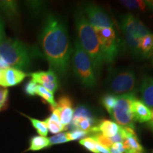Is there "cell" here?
Returning a JSON list of instances; mask_svg holds the SVG:
<instances>
[{"label":"cell","mask_w":153,"mask_h":153,"mask_svg":"<svg viewBox=\"0 0 153 153\" xmlns=\"http://www.w3.org/2000/svg\"><path fill=\"white\" fill-rule=\"evenodd\" d=\"M137 153H143V152H137Z\"/></svg>","instance_id":"8d00e7d4"},{"label":"cell","mask_w":153,"mask_h":153,"mask_svg":"<svg viewBox=\"0 0 153 153\" xmlns=\"http://www.w3.org/2000/svg\"><path fill=\"white\" fill-rule=\"evenodd\" d=\"M39 40L51 70L57 75L66 77L72 51L64 22L56 15L49 14L45 19Z\"/></svg>","instance_id":"6da1fadb"},{"label":"cell","mask_w":153,"mask_h":153,"mask_svg":"<svg viewBox=\"0 0 153 153\" xmlns=\"http://www.w3.org/2000/svg\"><path fill=\"white\" fill-rule=\"evenodd\" d=\"M148 9H150L153 11V1H146Z\"/></svg>","instance_id":"836d02e7"},{"label":"cell","mask_w":153,"mask_h":153,"mask_svg":"<svg viewBox=\"0 0 153 153\" xmlns=\"http://www.w3.org/2000/svg\"><path fill=\"white\" fill-rule=\"evenodd\" d=\"M72 101L70 97L62 96L56 102V106L54 108H51L52 112L57 115L60 123L67 129L68 126L71 123L74 116V110L72 108Z\"/></svg>","instance_id":"30bf717a"},{"label":"cell","mask_w":153,"mask_h":153,"mask_svg":"<svg viewBox=\"0 0 153 153\" xmlns=\"http://www.w3.org/2000/svg\"><path fill=\"white\" fill-rule=\"evenodd\" d=\"M112 148L116 149V150H117L118 151H119L121 153H126V150H125V148H124L123 147V145L122 143H114V144H113L112 145Z\"/></svg>","instance_id":"4dcf8cb0"},{"label":"cell","mask_w":153,"mask_h":153,"mask_svg":"<svg viewBox=\"0 0 153 153\" xmlns=\"http://www.w3.org/2000/svg\"><path fill=\"white\" fill-rule=\"evenodd\" d=\"M116 101H117V96L108 93L103 96L101 99V104L108 112V114H110L116 104Z\"/></svg>","instance_id":"603a6c76"},{"label":"cell","mask_w":153,"mask_h":153,"mask_svg":"<svg viewBox=\"0 0 153 153\" xmlns=\"http://www.w3.org/2000/svg\"><path fill=\"white\" fill-rule=\"evenodd\" d=\"M141 101L151 110H153V77L143 76L140 87Z\"/></svg>","instance_id":"2e32d148"},{"label":"cell","mask_w":153,"mask_h":153,"mask_svg":"<svg viewBox=\"0 0 153 153\" xmlns=\"http://www.w3.org/2000/svg\"><path fill=\"white\" fill-rule=\"evenodd\" d=\"M25 116L27 117L28 119L30 120V123H31L32 126H33L34 128L36 130L37 133L39 134L41 136H47L48 133V127L45 122L42 121V120L36 119V118H31L28 116Z\"/></svg>","instance_id":"7402d4cb"},{"label":"cell","mask_w":153,"mask_h":153,"mask_svg":"<svg viewBox=\"0 0 153 153\" xmlns=\"http://www.w3.org/2000/svg\"><path fill=\"white\" fill-rule=\"evenodd\" d=\"M122 131L123 135V141L122 143L125 148L126 153L142 152L143 148L140 143L134 129L122 127Z\"/></svg>","instance_id":"4fadbf2b"},{"label":"cell","mask_w":153,"mask_h":153,"mask_svg":"<svg viewBox=\"0 0 153 153\" xmlns=\"http://www.w3.org/2000/svg\"><path fill=\"white\" fill-rule=\"evenodd\" d=\"M9 91L7 88L0 86V111L5 106L8 99Z\"/></svg>","instance_id":"f546056e"},{"label":"cell","mask_w":153,"mask_h":153,"mask_svg":"<svg viewBox=\"0 0 153 153\" xmlns=\"http://www.w3.org/2000/svg\"><path fill=\"white\" fill-rule=\"evenodd\" d=\"M152 65H153V53H152Z\"/></svg>","instance_id":"d590c367"},{"label":"cell","mask_w":153,"mask_h":153,"mask_svg":"<svg viewBox=\"0 0 153 153\" xmlns=\"http://www.w3.org/2000/svg\"><path fill=\"white\" fill-rule=\"evenodd\" d=\"M36 94L41 97L43 100H45L48 104H49L51 108H54L56 106V102L55 101L53 94L45 88L38 85L36 87Z\"/></svg>","instance_id":"ffe728a7"},{"label":"cell","mask_w":153,"mask_h":153,"mask_svg":"<svg viewBox=\"0 0 153 153\" xmlns=\"http://www.w3.org/2000/svg\"><path fill=\"white\" fill-rule=\"evenodd\" d=\"M37 83H36L33 79H30L27 82L24 87V91L26 94L30 97H33L36 94V87Z\"/></svg>","instance_id":"f1b7e54d"},{"label":"cell","mask_w":153,"mask_h":153,"mask_svg":"<svg viewBox=\"0 0 153 153\" xmlns=\"http://www.w3.org/2000/svg\"><path fill=\"white\" fill-rule=\"evenodd\" d=\"M3 26H4L3 22H2V21H1V17H0V27H3Z\"/></svg>","instance_id":"e575fe53"},{"label":"cell","mask_w":153,"mask_h":153,"mask_svg":"<svg viewBox=\"0 0 153 153\" xmlns=\"http://www.w3.org/2000/svg\"><path fill=\"white\" fill-rule=\"evenodd\" d=\"M74 22L78 35L77 39L82 48L90 57L96 74L98 75L104 61L94 28L88 22L82 9H77L74 13Z\"/></svg>","instance_id":"7a4b0ae2"},{"label":"cell","mask_w":153,"mask_h":153,"mask_svg":"<svg viewBox=\"0 0 153 153\" xmlns=\"http://www.w3.org/2000/svg\"><path fill=\"white\" fill-rule=\"evenodd\" d=\"M132 114L133 119L139 123H145L152 118V110L150 109L141 100L135 98L132 103Z\"/></svg>","instance_id":"5bb4252c"},{"label":"cell","mask_w":153,"mask_h":153,"mask_svg":"<svg viewBox=\"0 0 153 153\" xmlns=\"http://www.w3.org/2000/svg\"><path fill=\"white\" fill-rule=\"evenodd\" d=\"M120 27L124 34L126 43L131 52L137 57H141V38L151 33L148 28L139 19L132 14H125L120 17Z\"/></svg>","instance_id":"277c9868"},{"label":"cell","mask_w":153,"mask_h":153,"mask_svg":"<svg viewBox=\"0 0 153 153\" xmlns=\"http://www.w3.org/2000/svg\"><path fill=\"white\" fill-rule=\"evenodd\" d=\"M68 134L70 141H72L85 138V136L90 135V133L89 131H84L81 130H73L71 132H69Z\"/></svg>","instance_id":"83f0119b"},{"label":"cell","mask_w":153,"mask_h":153,"mask_svg":"<svg viewBox=\"0 0 153 153\" xmlns=\"http://www.w3.org/2000/svg\"><path fill=\"white\" fill-rule=\"evenodd\" d=\"M4 38H5V33H4V26H3V27H0V43L3 41V39Z\"/></svg>","instance_id":"1f68e13d"},{"label":"cell","mask_w":153,"mask_h":153,"mask_svg":"<svg viewBox=\"0 0 153 153\" xmlns=\"http://www.w3.org/2000/svg\"><path fill=\"white\" fill-rule=\"evenodd\" d=\"M120 4L123 5L126 8L132 10H139L145 11L148 8L146 1H140V0H123L120 1Z\"/></svg>","instance_id":"44dd1931"},{"label":"cell","mask_w":153,"mask_h":153,"mask_svg":"<svg viewBox=\"0 0 153 153\" xmlns=\"http://www.w3.org/2000/svg\"><path fill=\"white\" fill-rule=\"evenodd\" d=\"M91 137L94 140L97 142V143H99V145H102V146L105 147V148L109 149L112 146L113 144L111 142L110 140L108 137H105L104 135H103L102 134L99 133H96L94 134H91Z\"/></svg>","instance_id":"484cf974"},{"label":"cell","mask_w":153,"mask_h":153,"mask_svg":"<svg viewBox=\"0 0 153 153\" xmlns=\"http://www.w3.org/2000/svg\"><path fill=\"white\" fill-rule=\"evenodd\" d=\"M46 124L48 131L53 134L60 133L67 128L60 123L59 117L55 113L52 112L51 116L44 120Z\"/></svg>","instance_id":"e0dca14e"},{"label":"cell","mask_w":153,"mask_h":153,"mask_svg":"<svg viewBox=\"0 0 153 153\" xmlns=\"http://www.w3.org/2000/svg\"><path fill=\"white\" fill-rule=\"evenodd\" d=\"M27 74L22 70L8 67L2 70L0 86L5 88L16 86L23 82Z\"/></svg>","instance_id":"7c38bea8"},{"label":"cell","mask_w":153,"mask_h":153,"mask_svg":"<svg viewBox=\"0 0 153 153\" xmlns=\"http://www.w3.org/2000/svg\"><path fill=\"white\" fill-rule=\"evenodd\" d=\"M152 153H153V152H152Z\"/></svg>","instance_id":"74e56055"},{"label":"cell","mask_w":153,"mask_h":153,"mask_svg":"<svg viewBox=\"0 0 153 153\" xmlns=\"http://www.w3.org/2000/svg\"><path fill=\"white\" fill-rule=\"evenodd\" d=\"M141 57H150L152 56L153 53V34L150 33L141 38L140 45Z\"/></svg>","instance_id":"ac0fdd59"},{"label":"cell","mask_w":153,"mask_h":153,"mask_svg":"<svg viewBox=\"0 0 153 153\" xmlns=\"http://www.w3.org/2000/svg\"><path fill=\"white\" fill-rule=\"evenodd\" d=\"M148 126L151 131L153 132V110H152V118L148 122Z\"/></svg>","instance_id":"d6a6232c"},{"label":"cell","mask_w":153,"mask_h":153,"mask_svg":"<svg viewBox=\"0 0 153 153\" xmlns=\"http://www.w3.org/2000/svg\"><path fill=\"white\" fill-rule=\"evenodd\" d=\"M135 95L126 94L117 96V101L110 113L111 116L116 123L121 127L135 128V120L132 114V103Z\"/></svg>","instance_id":"ba28073f"},{"label":"cell","mask_w":153,"mask_h":153,"mask_svg":"<svg viewBox=\"0 0 153 153\" xmlns=\"http://www.w3.org/2000/svg\"><path fill=\"white\" fill-rule=\"evenodd\" d=\"M39 53L16 38H4L0 43V58L7 65L20 70H27Z\"/></svg>","instance_id":"3957f363"},{"label":"cell","mask_w":153,"mask_h":153,"mask_svg":"<svg viewBox=\"0 0 153 153\" xmlns=\"http://www.w3.org/2000/svg\"><path fill=\"white\" fill-rule=\"evenodd\" d=\"M88 22L94 28H114L111 18L104 9L97 5L89 4L84 9Z\"/></svg>","instance_id":"9c48e42d"},{"label":"cell","mask_w":153,"mask_h":153,"mask_svg":"<svg viewBox=\"0 0 153 153\" xmlns=\"http://www.w3.org/2000/svg\"><path fill=\"white\" fill-rule=\"evenodd\" d=\"M121 126L109 120H102L90 130V134L99 133L106 137H111L120 131Z\"/></svg>","instance_id":"9a60e30c"},{"label":"cell","mask_w":153,"mask_h":153,"mask_svg":"<svg viewBox=\"0 0 153 153\" xmlns=\"http://www.w3.org/2000/svg\"><path fill=\"white\" fill-rule=\"evenodd\" d=\"M36 83L39 84L51 93L54 94L59 87V82L57 74L53 70L38 71L28 74Z\"/></svg>","instance_id":"8fae6325"},{"label":"cell","mask_w":153,"mask_h":153,"mask_svg":"<svg viewBox=\"0 0 153 153\" xmlns=\"http://www.w3.org/2000/svg\"><path fill=\"white\" fill-rule=\"evenodd\" d=\"M0 6L3 10L11 16L16 14L17 4L15 1H0Z\"/></svg>","instance_id":"4316f807"},{"label":"cell","mask_w":153,"mask_h":153,"mask_svg":"<svg viewBox=\"0 0 153 153\" xmlns=\"http://www.w3.org/2000/svg\"><path fill=\"white\" fill-rule=\"evenodd\" d=\"M109 92L116 96L135 95L137 91V82L135 74L128 68L111 69L106 80Z\"/></svg>","instance_id":"5b68a950"},{"label":"cell","mask_w":153,"mask_h":153,"mask_svg":"<svg viewBox=\"0 0 153 153\" xmlns=\"http://www.w3.org/2000/svg\"><path fill=\"white\" fill-rule=\"evenodd\" d=\"M49 144L51 145H54L62 143H68L70 141L68 133H57L53 136L49 137Z\"/></svg>","instance_id":"d4e9b609"},{"label":"cell","mask_w":153,"mask_h":153,"mask_svg":"<svg viewBox=\"0 0 153 153\" xmlns=\"http://www.w3.org/2000/svg\"><path fill=\"white\" fill-rule=\"evenodd\" d=\"M94 30L104 62L112 63L119 53V43L116 31L114 28H94Z\"/></svg>","instance_id":"52a82bcc"},{"label":"cell","mask_w":153,"mask_h":153,"mask_svg":"<svg viewBox=\"0 0 153 153\" xmlns=\"http://www.w3.org/2000/svg\"><path fill=\"white\" fill-rule=\"evenodd\" d=\"M73 71L80 82L87 88H93L97 84V74L90 57L82 48L76 38L72 53Z\"/></svg>","instance_id":"8992f818"},{"label":"cell","mask_w":153,"mask_h":153,"mask_svg":"<svg viewBox=\"0 0 153 153\" xmlns=\"http://www.w3.org/2000/svg\"><path fill=\"white\" fill-rule=\"evenodd\" d=\"M50 146L49 140L46 137L36 135L30 138V146L28 150L38 151Z\"/></svg>","instance_id":"d6986e66"},{"label":"cell","mask_w":153,"mask_h":153,"mask_svg":"<svg viewBox=\"0 0 153 153\" xmlns=\"http://www.w3.org/2000/svg\"><path fill=\"white\" fill-rule=\"evenodd\" d=\"M79 143L82 146H83L84 148L87 149V150H89V152L93 153H99V151L97 150V147H96V145H97V142H96L92 137H85V138L80 140Z\"/></svg>","instance_id":"cb8c5ba5"}]
</instances>
